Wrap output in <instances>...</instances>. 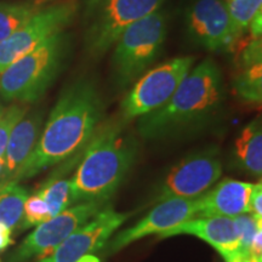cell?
Wrapping results in <instances>:
<instances>
[{
  "mask_svg": "<svg viewBox=\"0 0 262 262\" xmlns=\"http://www.w3.org/2000/svg\"><path fill=\"white\" fill-rule=\"evenodd\" d=\"M102 114L101 96L90 80L80 79L70 85L51 111L37 146L14 181L33 178L80 156L100 126Z\"/></svg>",
  "mask_w": 262,
  "mask_h": 262,
  "instance_id": "cell-1",
  "label": "cell"
},
{
  "mask_svg": "<svg viewBox=\"0 0 262 262\" xmlns=\"http://www.w3.org/2000/svg\"><path fill=\"white\" fill-rule=\"evenodd\" d=\"M136 155V139L122 123L98 126L71 179L73 203H107L126 178Z\"/></svg>",
  "mask_w": 262,
  "mask_h": 262,
  "instance_id": "cell-2",
  "label": "cell"
},
{
  "mask_svg": "<svg viewBox=\"0 0 262 262\" xmlns=\"http://www.w3.org/2000/svg\"><path fill=\"white\" fill-rule=\"evenodd\" d=\"M224 85L211 58L189 72L164 106L139 118L137 130L145 139H158L205 122L221 104Z\"/></svg>",
  "mask_w": 262,
  "mask_h": 262,
  "instance_id": "cell-3",
  "label": "cell"
},
{
  "mask_svg": "<svg viewBox=\"0 0 262 262\" xmlns=\"http://www.w3.org/2000/svg\"><path fill=\"white\" fill-rule=\"evenodd\" d=\"M70 49V35L62 31L19 57L0 74V98L25 104L38 101L60 74Z\"/></svg>",
  "mask_w": 262,
  "mask_h": 262,
  "instance_id": "cell-4",
  "label": "cell"
},
{
  "mask_svg": "<svg viewBox=\"0 0 262 262\" xmlns=\"http://www.w3.org/2000/svg\"><path fill=\"white\" fill-rule=\"evenodd\" d=\"M168 34V17L157 10L122 33L114 47L112 66L120 88L133 83L158 57Z\"/></svg>",
  "mask_w": 262,
  "mask_h": 262,
  "instance_id": "cell-5",
  "label": "cell"
},
{
  "mask_svg": "<svg viewBox=\"0 0 262 262\" xmlns=\"http://www.w3.org/2000/svg\"><path fill=\"white\" fill-rule=\"evenodd\" d=\"M165 0H88L84 42L91 56L106 54L127 27L157 11Z\"/></svg>",
  "mask_w": 262,
  "mask_h": 262,
  "instance_id": "cell-6",
  "label": "cell"
},
{
  "mask_svg": "<svg viewBox=\"0 0 262 262\" xmlns=\"http://www.w3.org/2000/svg\"><path fill=\"white\" fill-rule=\"evenodd\" d=\"M193 63V57H175L141 77L123 100V119H135L164 106L191 72Z\"/></svg>",
  "mask_w": 262,
  "mask_h": 262,
  "instance_id": "cell-7",
  "label": "cell"
},
{
  "mask_svg": "<svg viewBox=\"0 0 262 262\" xmlns=\"http://www.w3.org/2000/svg\"><path fill=\"white\" fill-rule=\"evenodd\" d=\"M77 10L78 3L74 0L42 6L27 24L0 41V74L19 57L63 31L73 21Z\"/></svg>",
  "mask_w": 262,
  "mask_h": 262,
  "instance_id": "cell-8",
  "label": "cell"
},
{
  "mask_svg": "<svg viewBox=\"0 0 262 262\" xmlns=\"http://www.w3.org/2000/svg\"><path fill=\"white\" fill-rule=\"evenodd\" d=\"M222 175V162L217 148L210 147L185 157L168 172L156 201L196 199L204 195Z\"/></svg>",
  "mask_w": 262,
  "mask_h": 262,
  "instance_id": "cell-9",
  "label": "cell"
},
{
  "mask_svg": "<svg viewBox=\"0 0 262 262\" xmlns=\"http://www.w3.org/2000/svg\"><path fill=\"white\" fill-rule=\"evenodd\" d=\"M106 206L102 202H83L37 226L22 244L9 255L6 262H26L45 257L77 229L89 222Z\"/></svg>",
  "mask_w": 262,
  "mask_h": 262,
  "instance_id": "cell-10",
  "label": "cell"
},
{
  "mask_svg": "<svg viewBox=\"0 0 262 262\" xmlns=\"http://www.w3.org/2000/svg\"><path fill=\"white\" fill-rule=\"evenodd\" d=\"M129 216L106 205L89 222L37 262H77L84 255L100 250Z\"/></svg>",
  "mask_w": 262,
  "mask_h": 262,
  "instance_id": "cell-11",
  "label": "cell"
},
{
  "mask_svg": "<svg viewBox=\"0 0 262 262\" xmlns=\"http://www.w3.org/2000/svg\"><path fill=\"white\" fill-rule=\"evenodd\" d=\"M198 216L196 199H166L159 202L145 217L131 227L119 232L108 245V254H114L135 243L136 241L153 234H163L183 222Z\"/></svg>",
  "mask_w": 262,
  "mask_h": 262,
  "instance_id": "cell-12",
  "label": "cell"
},
{
  "mask_svg": "<svg viewBox=\"0 0 262 262\" xmlns=\"http://www.w3.org/2000/svg\"><path fill=\"white\" fill-rule=\"evenodd\" d=\"M191 38L209 51L231 48L235 39L226 0H196L187 16Z\"/></svg>",
  "mask_w": 262,
  "mask_h": 262,
  "instance_id": "cell-13",
  "label": "cell"
},
{
  "mask_svg": "<svg viewBox=\"0 0 262 262\" xmlns=\"http://www.w3.org/2000/svg\"><path fill=\"white\" fill-rule=\"evenodd\" d=\"M181 234L194 235L204 241L211 245L226 262L239 255V232L234 217H194L169 229L165 233L160 234V237L169 238Z\"/></svg>",
  "mask_w": 262,
  "mask_h": 262,
  "instance_id": "cell-14",
  "label": "cell"
},
{
  "mask_svg": "<svg viewBox=\"0 0 262 262\" xmlns=\"http://www.w3.org/2000/svg\"><path fill=\"white\" fill-rule=\"evenodd\" d=\"M253 183L224 179L214 188L209 189L198 198V216H222L237 217L251 212V193Z\"/></svg>",
  "mask_w": 262,
  "mask_h": 262,
  "instance_id": "cell-15",
  "label": "cell"
},
{
  "mask_svg": "<svg viewBox=\"0 0 262 262\" xmlns=\"http://www.w3.org/2000/svg\"><path fill=\"white\" fill-rule=\"evenodd\" d=\"M42 131V112L34 111L26 113L12 130L5 149V166L0 176V185L14 181L28 157L37 146Z\"/></svg>",
  "mask_w": 262,
  "mask_h": 262,
  "instance_id": "cell-16",
  "label": "cell"
},
{
  "mask_svg": "<svg viewBox=\"0 0 262 262\" xmlns=\"http://www.w3.org/2000/svg\"><path fill=\"white\" fill-rule=\"evenodd\" d=\"M237 165L251 176H262V116L250 122L234 142Z\"/></svg>",
  "mask_w": 262,
  "mask_h": 262,
  "instance_id": "cell-17",
  "label": "cell"
},
{
  "mask_svg": "<svg viewBox=\"0 0 262 262\" xmlns=\"http://www.w3.org/2000/svg\"><path fill=\"white\" fill-rule=\"evenodd\" d=\"M44 5L42 0H28L21 3L0 2V41L27 24Z\"/></svg>",
  "mask_w": 262,
  "mask_h": 262,
  "instance_id": "cell-18",
  "label": "cell"
},
{
  "mask_svg": "<svg viewBox=\"0 0 262 262\" xmlns=\"http://www.w3.org/2000/svg\"><path fill=\"white\" fill-rule=\"evenodd\" d=\"M28 198L27 189L16 181L0 185V224L14 231L24 217L25 203Z\"/></svg>",
  "mask_w": 262,
  "mask_h": 262,
  "instance_id": "cell-19",
  "label": "cell"
},
{
  "mask_svg": "<svg viewBox=\"0 0 262 262\" xmlns=\"http://www.w3.org/2000/svg\"><path fill=\"white\" fill-rule=\"evenodd\" d=\"M39 194L47 202L50 209L51 217L64 211L70 208L73 203V194H72V180L64 179L61 172H56L50 176L38 189Z\"/></svg>",
  "mask_w": 262,
  "mask_h": 262,
  "instance_id": "cell-20",
  "label": "cell"
},
{
  "mask_svg": "<svg viewBox=\"0 0 262 262\" xmlns=\"http://www.w3.org/2000/svg\"><path fill=\"white\" fill-rule=\"evenodd\" d=\"M233 90L245 102L262 104V62L245 67L235 75Z\"/></svg>",
  "mask_w": 262,
  "mask_h": 262,
  "instance_id": "cell-21",
  "label": "cell"
},
{
  "mask_svg": "<svg viewBox=\"0 0 262 262\" xmlns=\"http://www.w3.org/2000/svg\"><path fill=\"white\" fill-rule=\"evenodd\" d=\"M227 5L231 16L232 31L235 39H239L249 28L254 16L262 6V0H231Z\"/></svg>",
  "mask_w": 262,
  "mask_h": 262,
  "instance_id": "cell-22",
  "label": "cell"
},
{
  "mask_svg": "<svg viewBox=\"0 0 262 262\" xmlns=\"http://www.w3.org/2000/svg\"><path fill=\"white\" fill-rule=\"evenodd\" d=\"M28 111V106L25 103H12L10 107H5L4 112L0 116V157L5 155L6 146L16 124Z\"/></svg>",
  "mask_w": 262,
  "mask_h": 262,
  "instance_id": "cell-23",
  "label": "cell"
},
{
  "mask_svg": "<svg viewBox=\"0 0 262 262\" xmlns=\"http://www.w3.org/2000/svg\"><path fill=\"white\" fill-rule=\"evenodd\" d=\"M50 209H49L47 202L37 193L28 196L27 201L25 203L21 229H27L29 227L39 226L44 224L45 221L50 220Z\"/></svg>",
  "mask_w": 262,
  "mask_h": 262,
  "instance_id": "cell-24",
  "label": "cell"
},
{
  "mask_svg": "<svg viewBox=\"0 0 262 262\" xmlns=\"http://www.w3.org/2000/svg\"><path fill=\"white\" fill-rule=\"evenodd\" d=\"M235 219L239 232V255H250V247L257 232V222L254 214L239 215Z\"/></svg>",
  "mask_w": 262,
  "mask_h": 262,
  "instance_id": "cell-25",
  "label": "cell"
},
{
  "mask_svg": "<svg viewBox=\"0 0 262 262\" xmlns=\"http://www.w3.org/2000/svg\"><path fill=\"white\" fill-rule=\"evenodd\" d=\"M243 68L249 67L262 62V35L257 38H251L250 41H248L242 49L241 56H239Z\"/></svg>",
  "mask_w": 262,
  "mask_h": 262,
  "instance_id": "cell-26",
  "label": "cell"
},
{
  "mask_svg": "<svg viewBox=\"0 0 262 262\" xmlns=\"http://www.w3.org/2000/svg\"><path fill=\"white\" fill-rule=\"evenodd\" d=\"M251 212L262 217V182L254 185L253 193H251Z\"/></svg>",
  "mask_w": 262,
  "mask_h": 262,
  "instance_id": "cell-27",
  "label": "cell"
},
{
  "mask_svg": "<svg viewBox=\"0 0 262 262\" xmlns=\"http://www.w3.org/2000/svg\"><path fill=\"white\" fill-rule=\"evenodd\" d=\"M11 244H14L12 229L4 224H0V251L5 250Z\"/></svg>",
  "mask_w": 262,
  "mask_h": 262,
  "instance_id": "cell-28",
  "label": "cell"
},
{
  "mask_svg": "<svg viewBox=\"0 0 262 262\" xmlns=\"http://www.w3.org/2000/svg\"><path fill=\"white\" fill-rule=\"evenodd\" d=\"M249 31H250L251 38H257L262 35V6L258 9L256 15L254 16L253 21L249 25Z\"/></svg>",
  "mask_w": 262,
  "mask_h": 262,
  "instance_id": "cell-29",
  "label": "cell"
},
{
  "mask_svg": "<svg viewBox=\"0 0 262 262\" xmlns=\"http://www.w3.org/2000/svg\"><path fill=\"white\" fill-rule=\"evenodd\" d=\"M250 255L251 256L258 258V260H260V257L262 256V229L261 228L257 229V232L254 235L253 242H251Z\"/></svg>",
  "mask_w": 262,
  "mask_h": 262,
  "instance_id": "cell-30",
  "label": "cell"
},
{
  "mask_svg": "<svg viewBox=\"0 0 262 262\" xmlns=\"http://www.w3.org/2000/svg\"><path fill=\"white\" fill-rule=\"evenodd\" d=\"M228 262H258V258L251 256V255H237Z\"/></svg>",
  "mask_w": 262,
  "mask_h": 262,
  "instance_id": "cell-31",
  "label": "cell"
},
{
  "mask_svg": "<svg viewBox=\"0 0 262 262\" xmlns=\"http://www.w3.org/2000/svg\"><path fill=\"white\" fill-rule=\"evenodd\" d=\"M77 262H101V260L97 256H95V255L86 254L83 257H80Z\"/></svg>",
  "mask_w": 262,
  "mask_h": 262,
  "instance_id": "cell-32",
  "label": "cell"
},
{
  "mask_svg": "<svg viewBox=\"0 0 262 262\" xmlns=\"http://www.w3.org/2000/svg\"><path fill=\"white\" fill-rule=\"evenodd\" d=\"M4 166H5V158L4 157H0V176H2L3 170H4Z\"/></svg>",
  "mask_w": 262,
  "mask_h": 262,
  "instance_id": "cell-33",
  "label": "cell"
},
{
  "mask_svg": "<svg viewBox=\"0 0 262 262\" xmlns=\"http://www.w3.org/2000/svg\"><path fill=\"white\" fill-rule=\"evenodd\" d=\"M255 215V214H254ZM255 217H256V222H257V227L262 229V217H260V216L255 215Z\"/></svg>",
  "mask_w": 262,
  "mask_h": 262,
  "instance_id": "cell-34",
  "label": "cell"
},
{
  "mask_svg": "<svg viewBox=\"0 0 262 262\" xmlns=\"http://www.w3.org/2000/svg\"><path fill=\"white\" fill-rule=\"evenodd\" d=\"M4 110H5V107H3L2 104H0V116H2L3 112H4Z\"/></svg>",
  "mask_w": 262,
  "mask_h": 262,
  "instance_id": "cell-35",
  "label": "cell"
},
{
  "mask_svg": "<svg viewBox=\"0 0 262 262\" xmlns=\"http://www.w3.org/2000/svg\"><path fill=\"white\" fill-rule=\"evenodd\" d=\"M258 262H262V256L260 257V260H258Z\"/></svg>",
  "mask_w": 262,
  "mask_h": 262,
  "instance_id": "cell-36",
  "label": "cell"
},
{
  "mask_svg": "<svg viewBox=\"0 0 262 262\" xmlns=\"http://www.w3.org/2000/svg\"><path fill=\"white\" fill-rule=\"evenodd\" d=\"M227 2H231V0H227Z\"/></svg>",
  "mask_w": 262,
  "mask_h": 262,
  "instance_id": "cell-37",
  "label": "cell"
},
{
  "mask_svg": "<svg viewBox=\"0 0 262 262\" xmlns=\"http://www.w3.org/2000/svg\"><path fill=\"white\" fill-rule=\"evenodd\" d=\"M42 2H45V0H42Z\"/></svg>",
  "mask_w": 262,
  "mask_h": 262,
  "instance_id": "cell-38",
  "label": "cell"
},
{
  "mask_svg": "<svg viewBox=\"0 0 262 262\" xmlns=\"http://www.w3.org/2000/svg\"><path fill=\"white\" fill-rule=\"evenodd\" d=\"M0 262H2V260H0Z\"/></svg>",
  "mask_w": 262,
  "mask_h": 262,
  "instance_id": "cell-39",
  "label": "cell"
}]
</instances>
